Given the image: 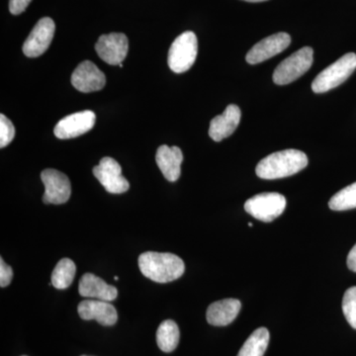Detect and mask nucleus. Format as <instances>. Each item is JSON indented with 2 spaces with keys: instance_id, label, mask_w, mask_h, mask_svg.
I'll return each instance as SVG.
<instances>
[{
  "instance_id": "nucleus-1",
  "label": "nucleus",
  "mask_w": 356,
  "mask_h": 356,
  "mask_svg": "<svg viewBox=\"0 0 356 356\" xmlns=\"http://www.w3.org/2000/svg\"><path fill=\"white\" fill-rule=\"evenodd\" d=\"M308 165V156L299 149H284L266 156L255 168L257 177L273 180L291 177Z\"/></svg>"
},
{
  "instance_id": "nucleus-2",
  "label": "nucleus",
  "mask_w": 356,
  "mask_h": 356,
  "mask_svg": "<svg viewBox=\"0 0 356 356\" xmlns=\"http://www.w3.org/2000/svg\"><path fill=\"white\" fill-rule=\"evenodd\" d=\"M140 273L158 283L172 282L184 273V262L170 252H144L138 259Z\"/></svg>"
},
{
  "instance_id": "nucleus-3",
  "label": "nucleus",
  "mask_w": 356,
  "mask_h": 356,
  "mask_svg": "<svg viewBox=\"0 0 356 356\" xmlns=\"http://www.w3.org/2000/svg\"><path fill=\"white\" fill-rule=\"evenodd\" d=\"M356 70V55L348 53L322 70L312 83L315 93H325L343 84Z\"/></svg>"
},
{
  "instance_id": "nucleus-4",
  "label": "nucleus",
  "mask_w": 356,
  "mask_h": 356,
  "mask_svg": "<svg viewBox=\"0 0 356 356\" xmlns=\"http://www.w3.org/2000/svg\"><path fill=\"white\" fill-rule=\"evenodd\" d=\"M314 62V51L311 47H304L277 65L273 72V83L286 86L305 74Z\"/></svg>"
},
{
  "instance_id": "nucleus-5",
  "label": "nucleus",
  "mask_w": 356,
  "mask_h": 356,
  "mask_svg": "<svg viewBox=\"0 0 356 356\" xmlns=\"http://www.w3.org/2000/svg\"><path fill=\"white\" fill-rule=\"evenodd\" d=\"M198 41L193 32L186 31L175 40L168 51V67L175 74L187 72L197 58Z\"/></svg>"
},
{
  "instance_id": "nucleus-6",
  "label": "nucleus",
  "mask_w": 356,
  "mask_h": 356,
  "mask_svg": "<svg viewBox=\"0 0 356 356\" xmlns=\"http://www.w3.org/2000/svg\"><path fill=\"white\" fill-rule=\"evenodd\" d=\"M286 207V199L276 192L257 194L245 203V210L255 219L271 222L280 216Z\"/></svg>"
},
{
  "instance_id": "nucleus-7",
  "label": "nucleus",
  "mask_w": 356,
  "mask_h": 356,
  "mask_svg": "<svg viewBox=\"0 0 356 356\" xmlns=\"http://www.w3.org/2000/svg\"><path fill=\"white\" fill-rule=\"evenodd\" d=\"M41 178L44 185V204L60 205L69 201L72 194V185L69 177L65 173L48 168L42 172Z\"/></svg>"
},
{
  "instance_id": "nucleus-8",
  "label": "nucleus",
  "mask_w": 356,
  "mask_h": 356,
  "mask_svg": "<svg viewBox=\"0 0 356 356\" xmlns=\"http://www.w3.org/2000/svg\"><path fill=\"white\" fill-rule=\"evenodd\" d=\"M93 175L109 193L121 194L130 188L128 180L122 175L121 165L110 156L100 161L99 165L93 168Z\"/></svg>"
},
{
  "instance_id": "nucleus-9",
  "label": "nucleus",
  "mask_w": 356,
  "mask_h": 356,
  "mask_svg": "<svg viewBox=\"0 0 356 356\" xmlns=\"http://www.w3.org/2000/svg\"><path fill=\"white\" fill-rule=\"evenodd\" d=\"M56 25L49 17L42 18L35 25L23 44V53L29 58H37L48 50L55 35Z\"/></svg>"
},
{
  "instance_id": "nucleus-10",
  "label": "nucleus",
  "mask_w": 356,
  "mask_h": 356,
  "mask_svg": "<svg viewBox=\"0 0 356 356\" xmlns=\"http://www.w3.org/2000/svg\"><path fill=\"white\" fill-rule=\"evenodd\" d=\"M98 56L107 64L119 65L127 57L129 41L123 33L102 35L95 44Z\"/></svg>"
},
{
  "instance_id": "nucleus-11",
  "label": "nucleus",
  "mask_w": 356,
  "mask_h": 356,
  "mask_svg": "<svg viewBox=\"0 0 356 356\" xmlns=\"http://www.w3.org/2000/svg\"><path fill=\"white\" fill-rule=\"evenodd\" d=\"M291 44V37L284 32L271 35L255 44L248 53L245 60L250 65H257L282 53Z\"/></svg>"
},
{
  "instance_id": "nucleus-12",
  "label": "nucleus",
  "mask_w": 356,
  "mask_h": 356,
  "mask_svg": "<svg viewBox=\"0 0 356 356\" xmlns=\"http://www.w3.org/2000/svg\"><path fill=\"white\" fill-rule=\"evenodd\" d=\"M95 114L92 111L77 112L69 115L58 122L54 130L56 137L60 140L72 139L88 133L95 126Z\"/></svg>"
},
{
  "instance_id": "nucleus-13",
  "label": "nucleus",
  "mask_w": 356,
  "mask_h": 356,
  "mask_svg": "<svg viewBox=\"0 0 356 356\" xmlns=\"http://www.w3.org/2000/svg\"><path fill=\"white\" fill-rule=\"evenodd\" d=\"M72 84L81 92H95L104 88L106 76L93 63L84 60L72 72Z\"/></svg>"
},
{
  "instance_id": "nucleus-14",
  "label": "nucleus",
  "mask_w": 356,
  "mask_h": 356,
  "mask_svg": "<svg viewBox=\"0 0 356 356\" xmlns=\"http://www.w3.org/2000/svg\"><path fill=\"white\" fill-rule=\"evenodd\" d=\"M77 311L83 320H95L102 325H113L118 320L115 307L102 300H86L79 304Z\"/></svg>"
},
{
  "instance_id": "nucleus-15",
  "label": "nucleus",
  "mask_w": 356,
  "mask_h": 356,
  "mask_svg": "<svg viewBox=\"0 0 356 356\" xmlns=\"http://www.w3.org/2000/svg\"><path fill=\"white\" fill-rule=\"evenodd\" d=\"M242 112L238 106L229 104L224 113L212 119L210 123L209 136L215 142H221L222 140L229 137L241 122Z\"/></svg>"
},
{
  "instance_id": "nucleus-16",
  "label": "nucleus",
  "mask_w": 356,
  "mask_h": 356,
  "mask_svg": "<svg viewBox=\"0 0 356 356\" xmlns=\"http://www.w3.org/2000/svg\"><path fill=\"white\" fill-rule=\"evenodd\" d=\"M242 303L238 299H224L214 302L207 309V322L215 327H225L238 317Z\"/></svg>"
},
{
  "instance_id": "nucleus-17",
  "label": "nucleus",
  "mask_w": 356,
  "mask_h": 356,
  "mask_svg": "<svg viewBox=\"0 0 356 356\" xmlns=\"http://www.w3.org/2000/svg\"><path fill=\"white\" fill-rule=\"evenodd\" d=\"M79 294L86 298L113 301L118 296L116 287L107 284L104 280L92 273L84 274L79 281Z\"/></svg>"
},
{
  "instance_id": "nucleus-18",
  "label": "nucleus",
  "mask_w": 356,
  "mask_h": 356,
  "mask_svg": "<svg viewBox=\"0 0 356 356\" xmlns=\"http://www.w3.org/2000/svg\"><path fill=\"white\" fill-rule=\"evenodd\" d=\"M156 161L163 177L168 181H177L180 177V166L184 161V154L179 147L163 145L156 151Z\"/></svg>"
},
{
  "instance_id": "nucleus-19",
  "label": "nucleus",
  "mask_w": 356,
  "mask_h": 356,
  "mask_svg": "<svg viewBox=\"0 0 356 356\" xmlns=\"http://www.w3.org/2000/svg\"><path fill=\"white\" fill-rule=\"evenodd\" d=\"M179 329L175 321L166 320L156 331V343L163 353H172L179 343Z\"/></svg>"
},
{
  "instance_id": "nucleus-20",
  "label": "nucleus",
  "mask_w": 356,
  "mask_h": 356,
  "mask_svg": "<svg viewBox=\"0 0 356 356\" xmlns=\"http://www.w3.org/2000/svg\"><path fill=\"white\" fill-rule=\"evenodd\" d=\"M269 339L270 336L266 327L255 330L243 343L238 356H264L268 346Z\"/></svg>"
},
{
  "instance_id": "nucleus-21",
  "label": "nucleus",
  "mask_w": 356,
  "mask_h": 356,
  "mask_svg": "<svg viewBox=\"0 0 356 356\" xmlns=\"http://www.w3.org/2000/svg\"><path fill=\"white\" fill-rule=\"evenodd\" d=\"M76 266L70 259H63L51 273V285L57 289L70 287L76 276Z\"/></svg>"
},
{
  "instance_id": "nucleus-22",
  "label": "nucleus",
  "mask_w": 356,
  "mask_h": 356,
  "mask_svg": "<svg viewBox=\"0 0 356 356\" xmlns=\"http://www.w3.org/2000/svg\"><path fill=\"white\" fill-rule=\"evenodd\" d=\"M330 208L334 211H346L356 208V182L344 187L331 198Z\"/></svg>"
},
{
  "instance_id": "nucleus-23",
  "label": "nucleus",
  "mask_w": 356,
  "mask_h": 356,
  "mask_svg": "<svg viewBox=\"0 0 356 356\" xmlns=\"http://www.w3.org/2000/svg\"><path fill=\"white\" fill-rule=\"evenodd\" d=\"M343 312L348 324L356 330V286L350 287L344 293Z\"/></svg>"
},
{
  "instance_id": "nucleus-24",
  "label": "nucleus",
  "mask_w": 356,
  "mask_h": 356,
  "mask_svg": "<svg viewBox=\"0 0 356 356\" xmlns=\"http://www.w3.org/2000/svg\"><path fill=\"white\" fill-rule=\"evenodd\" d=\"M15 136V128L13 122L3 114L0 115V147L8 146Z\"/></svg>"
},
{
  "instance_id": "nucleus-25",
  "label": "nucleus",
  "mask_w": 356,
  "mask_h": 356,
  "mask_svg": "<svg viewBox=\"0 0 356 356\" xmlns=\"http://www.w3.org/2000/svg\"><path fill=\"white\" fill-rule=\"evenodd\" d=\"M13 277V270L8 264L0 259V286L2 288L8 286Z\"/></svg>"
},
{
  "instance_id": "nucleus-26",
  "label": "nucleus",
  "mask_w": 356,
  "mask_h": 356,
  "mask_svg": "<svg viewBox=\"0 0 356 356\" xmlns=\"http://www.w3.org/2000/svg\"><path fill=\"white\" fill-rule=\"evenodd\" d=\"M32 0H9V11L13 15H19L24 13Z\"/></svg>"
},
{
  "instance_id": "nucleus-27",
  "label": "nucleus",
  "mask_w": 356,
  "mask_h": 356,
  "mask_svg": "<svg viewBox=\"0 0 356 356\" xmlns=\"http://www.w3.org/2000/svg\"><path fill=\"white\" fill-rule=\"evenodd\" d=\"M348 266L353 273H356V243L351 248L348 257Z\"/></svg>"
},
{
  "instance_id": "nucleus-28",
  "label": "nucleus",
  "mask_w": 356,
  "mask_h": 356,
  "mask_svg": "<svg viewBox=\"0 0 356 356\" xmlns=\"http://www.w3.org/2000/svg\"><path fill=\"white\" fill-rule=\"evenodd\" d=\"M245 1H248V2H262V1H266V0H245Z\"/></svg>"
},
{
  "instance_id": "nucleus-29",
  "label": "nucleus",
  "mask_w": 356,
  "mask_h": 356,
  "mask_svg": "<svg viewBox=\"0 0 356 356\" xmlns=\"http://www.w3.org/2000/svg\"><path fill=\"white\" fill-rule=\"evenodd\" d=\"M248 226L252 227V226H254V225H252V222H248Z\"/></svg>"
},
{
  "instance_id": "nucleus-30",
  "label": "nucleus",
  "mask_w": 356,
  "mask_h": 356,
  "mask_svg": "<svg viewBox=\"0 0 356 356\" xmlns=\"http://www.w3.org/2000/svg\"><path fill=\"white\" fill-rule=\"evenodd\" d=\"M114 278H115V280H116V281H118V280H119L118 276H115V277H114Z\"/></svg>"
}]
</instances>
